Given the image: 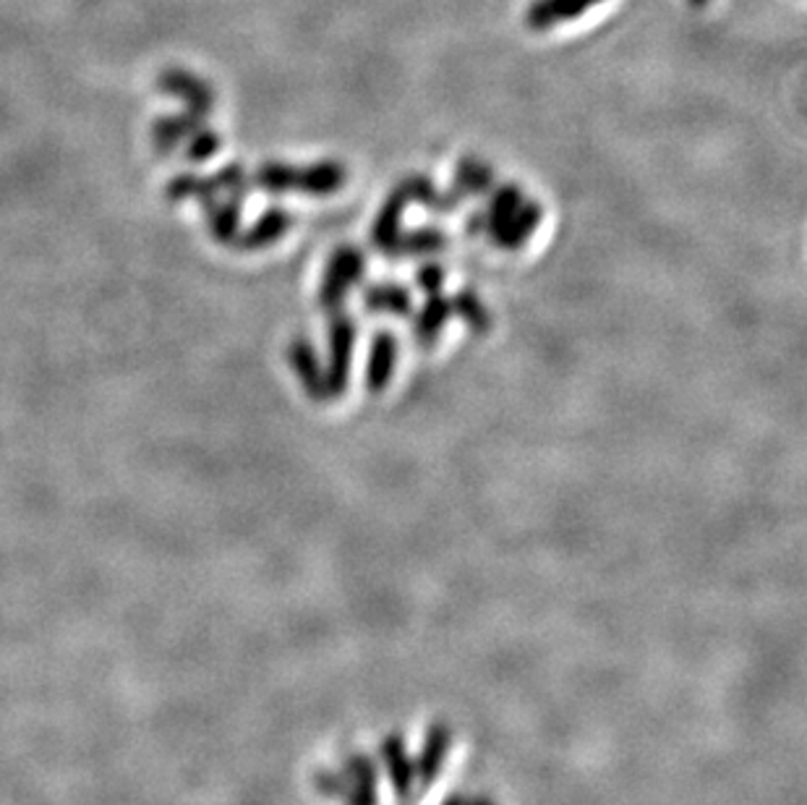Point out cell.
Returning <instances> with one entry per match:
<instances>
[{
	"label": "cell",
	"instance_id": "6da1fadb",
	"mask_svg": "<svg viewBox=\"0 0 807 805\" xmlns=\"http://www.w3.org/2000/svg\"><path fill=\"white\" fill-rule=\"evenodd\" d=\"M356 320L337 309L329 316V356L327 369H324V384H327V398L343 395L350 382V367H354V350H356Z\"/></svg>",
	"mask_w": 807,
	"mask_h": 805
},
{
	"label": "cell",
	"instance_id": "7a4b0ae2",
	"mask_svg": "<svg viewBox=\"0 0 807 805\" xmlns=\"http://www.w3.org/2000/svg\"><path fill=\"white\" fill-rule=\"evenodd\" d=\"M367 272V257L358 246H340L333 251L324 270L322 288H320V306L324 312H337L343 306L345 295L350 288H356Z\"/></svg>",
	"mask_w": 807,
	"mask_h": 805
},
{
	"label": "cell",
	"instance_id": "3957f363",
	"mask_svg": "<svg viewBox=\"0 0 807 805\" xmlns=\"http://www.w3.org/2000/svg\"><path fill=\"white\" fill-rule=\"evenodd\" d=\"M397 364V338L392 329H377L374 340H371L369 364H367V384L369 392H382L388 388L392 374H395Z\"/></svg>",
	"mask_w": 807,
	"mask_h": 805
},
{
	"label": "cell",
	"instance_id": "277c9868",
	"mask_svg": "<svg viewBox=\"0 0 807 805\" xmlns=\"http://www.w3.org/2000/svg\"><path fill=\"white\" fill-rule=\"evenodd\" d=\"M538 223H541V204L538 202H523L520 208L513 212V217H507L505 223L496 225V228L489 233L492 241L500 249H520L526 241L534 236Z\"/></svg>",
	"mask_w": 807,
	"mask_h": 805
},
{
	"label": "cell",
	"instance_id": "5b68a950",
	"mask_svg": "<svg viewBox=\"0 0 807 805\" xmlns=\"http://www.w3.org/2000/svg\"><path fill=\"white\" fill-rule=\"evenodd\" d=\"M598 3L602 0H534L526 11V24L536 32L551 30L554 24L583 16L585 11Z\"/></svg>",
	"mask_w": 807,
	"mask_h": 805
},
{
	"label": "cell",
	"instance_id": "8992f818",
	"mask_svg": "<svg viewBox=\"0 0 807 805\" xmlns=\"http://www.w3.org/2000/svg\"><path fill=\"white\" fill-rule=\"evenodd\" d=\"M408 204H411L408 189H405V183H400L397 189L388 197V202L382 204V210H379V215L374 220V228H371V244H374L382 254H388L390 246L397 241L400 223H403V212Z\"/></svg>",
	"mask_w": 807,
	"mask_h": 805
},
{
	"label": "cell",
	"instance_id": "52a82bcc",
	"mask_svg": "<svg viewBox=\"0 0 807 805\" xmlns=\"http://www.w3.org/2000/svg\"><path fill=\"white\" fill-rule=\"evenodd\" d=\"M447 246V236L445 231L437 228V225H424V228H416L411 233H400L395 244L390 246V251L384 254L388 259H416V257H429V254H437Z\"/></svg>",
	"mask_w": 807,
	"mask_h": 805
},
{
	"label": "cell",
	"instance_id": "ba28073f",
	"mask_svg": "<svg viewBox=\"0 0 807 805\" xmlns=\"http://www.w3.org/2000/svg\"><path fill=\"white\" fill-rule=\"evenodd\" d=\"M291 361H293L295 374H299V380L303 388H306L309 395H312L314 401H329L327 384H324V369H322L320 356H316L312 343L303 338L293 340Z\"/></svg>",
	"mask_w": 807,
	"mask_h": 805
},
{
	"label": "cell",
	"instance_id": "9c48e42d",
	"mask_svg": "<svg viewBox=\"0 0 807 805\" xmlns=\"http://www.w3.org/2000/svg\"><path fill=\"white\" fill-rule=\"evenodd\" d=\"M343 183H345L343 165L335 160H324V163H314V165H309V168L299 170L295 189H299L301 194H309V197H333L343 189Z\"/></svg>",
	"mask_w": 807,
	"mask_h": 805
},
{
	"label": "cell",
	"instance_id": "30bf717a",
	"mask_svg": "<svg viewBox=\"0 0 807 805\" xmlns=\"http://www.w3.org/2000/svg\"><path fill=\"white\" fill-rule=\"evenodd\" d=\"M452 316V304L447 295L439 293H429L426 295V304L421 306V312L416 314V322H413V329H416V340L421 346H434L439 338V333L445 329L447 322Z\"/></svg>",
	"mask_w": 807,
	"mask_h": 805
},
{
	"label": "cell",
	"instance_id": "8fae6325",
	"mask_svg": "<svg viewBox=\"0 0 807 805\" xmlns=\"http://www.w3.org/2000/svg\"><path fill=\"white\" fill-rule=\"evenodd\" d=\"M363 306L369 312H390L395 316H408L413 312V299L408 288L397 283H379L369 286L363 291Z\"/></svg>",
	"mask_w": 807,
	"mask_h": 805
},
{
	"label": "cell",
	"instance_id": "7c38bea8",
	"mask_svg": "<svg viewBox=\"0 0 807 805\" xmlns=\"http://www.w3.org/2000/svg\"><path fill=\"white\" fill-rule=\"evenodd\" d=\"M496 186L494 170L486 163L475 160V157H466L460 160L458 170H455V189L463 197H484Z\"/></svg>",
	"mask_w": 807,
	"mask_h": 805
},
{
	"label": "cell",
	"instance_id": "4fadbf2b",
	"mask_svg": "<svg viewBox=\"0 0 807 805\" xmlns=\"http://www.w3.org/2000/svg\"><path fill=\"white\" fill-rule=\"evenodd\" d=\"M492 191H494L492 202H489V208L484 212V223H486L484 233H492L496 225H502L507 217H513V212L523 204L520 186L505 183V186H494Z\"/></svg>",
	"mask_w": 807,
	"mask_h": 805
},
{
	"label": "cell",
	"instance_id": "5bb4252c",
	"mask_svg": "<svg viewBox=\"0 0 807 805\" xmlns=\"http://www.w3.org/2000/svg\"><path fill=\"white\" fill-rule=\"evenodd\" d=\"M450 304H452V312L458 314L460 320H463L466 325L473 329V333H484V329H489V325H492L484 301H481L479 293L471 291V288H463V291L455 293L450 299Z\"/></svg>",
	"mask_w": 807,
	"mask_h": 805
},
{
	"label": "cell",
	"instance_id": "9a60e30c",
	"mask_svg": "<svg viewBox=\"0 0 807 805\" xmlns=\"http://www.w3.org/2000/svg\"><path fill=\"white\" fill-rule=\"evenodd\" d=\"M288 228H291V215H288L285 210H278V208L269 210L246 236V246H251L254 249V246L272 244V241H278Z\"/></svg>",
	"mask_w": 807,
	"mask_h": 805
},
{
	"label": "cell",
	"instance_id": "2e32d148",
	"mask_svg": "<svg viewBox=\"0 0 807 805\" xmlns=\"http://www.w3.org/2000/svg\"><path fill=\"white\" fill-rule=\"evenodd\" d=\"M295 181H299V170L291 165H267L259 174V183L269 194H288L295 189Z\"/></svg>",
	"mask_w": 807,
	"mask_h": 805
},
{
	"label": "cell",
	"instance_id": "e0dca14e",
	"mask_svg": "<svg viewBox=\"0 0 807 805\" xmlns=\"http://www.w3.org/2000/svg\"><path fill=\"white\" fill-rule=\"evenodd\" d=\"M445 278H447L445 267L437 265V261H429V265L418 267V272H416V283L426 295L439 293L441 286H445Z\"/></svg>",
	"mask_w": 807,
	"mask_h": 805
},
{
	"label": "cell",
	"instance_id": "ac0fdd59",
	"mask_svg": "<svg viewBox=\"0 0 807 805\" xmlns=\"http://www.w3.org/2000/svg\"><path fill=\"white\" fill-rule=\"evenodd\" d=\"M484 231H486L484 212H473V215L466 220V233H468V236H481Z\"/></svg>",
	"mask_w": 807,
	"mask_h": 805
},
{
	"label": "cell",
	"instance_id": "d6986e66",
	"mask_svg": "<svg viewBox=\"0 0 807 805\" xmlns=\"http://www.w3.org/2000/svg\"><path fill=\"white\" fill-rule=\"evenodd\" d=\"M690 3H693V5H695V9H703V5H706V3H708V0H690Z\"/></svg>",
	"mask_w": 807,
	"mask_h": 805
}]
</instances>
